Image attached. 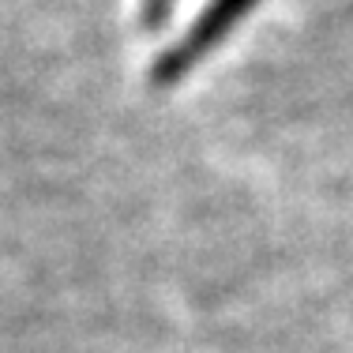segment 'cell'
Segmentation results:
<instances>
[{"instance_id": "6da1fadb", "label": "cell", "mask_w": 353, "mask_h": 353, "mask_svg": "<svg viewBox=\"0 0 353 353\" xmlns=\"http://www.w3.org/2000/svg\"><path fill=\"white\" fill-rule=\"evenodd\" d=\"M256 4L259 0H211V4L199 12V19L188 27V34L154 61L150 83H154V87H173V83H181L184 75H188L218 46V41L237 27L241 15H248Z\"/></svg>"}, {"instance_id": "7a4b0ae2", "label": "cell", "mask_w": 353, "mask_h": 353, "mask_svg": "<svg viewBox=\"0 0 353 353\" xmlns=\"http://www.w3.org/2000/svg\"><path fill=\"white\" fill-rule=\"evenodd\" d=\"M173 0H143V30H158L170 15Z\"/></svg>"}]
</instances>
